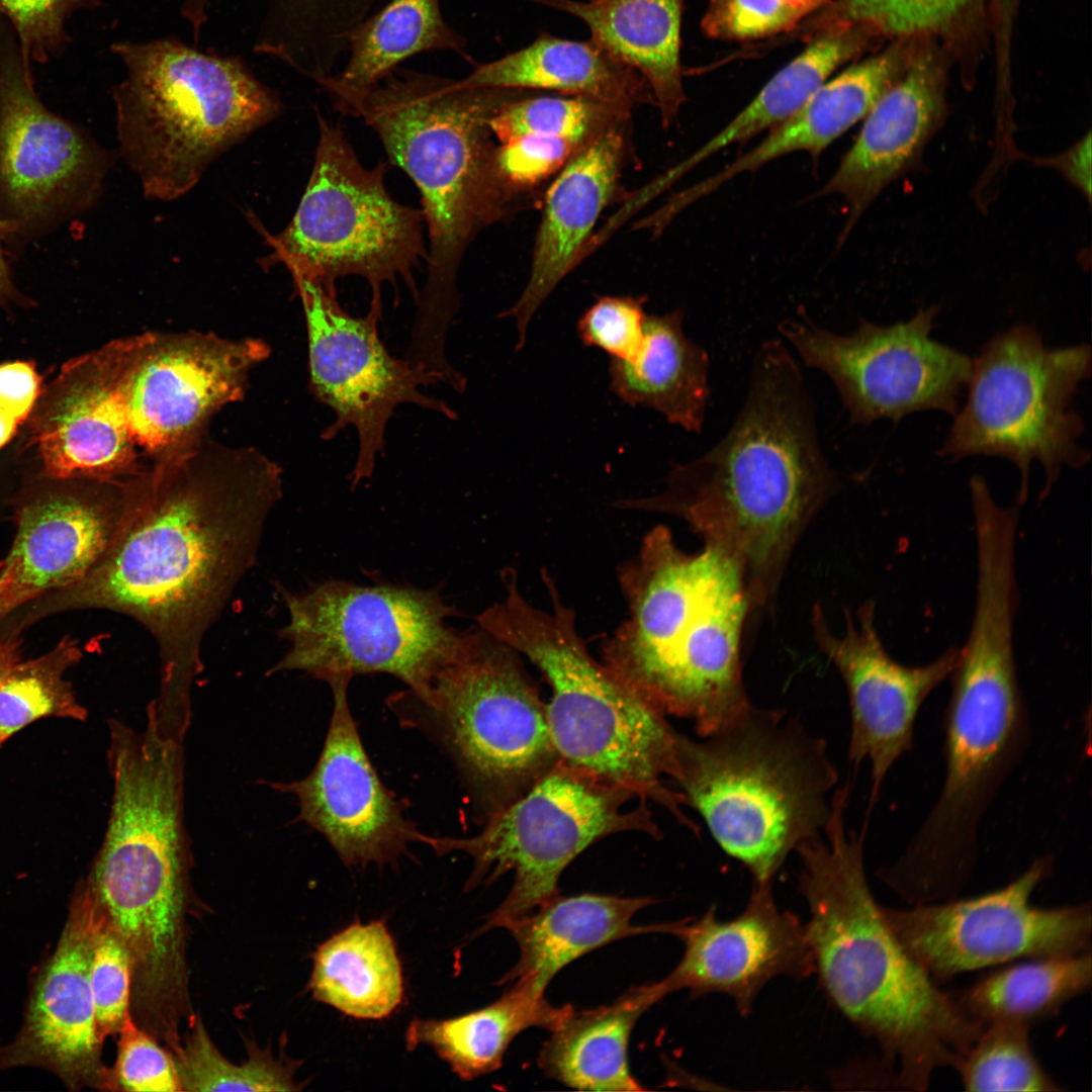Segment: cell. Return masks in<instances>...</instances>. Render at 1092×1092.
Masks as SVG:
<instances>
[{
    "instance_id": "obj_1",
    "label": "cell",
    "mask_w": 1092,
    "mask_h": 1092,
    "mask_svg": "<svg viewBox=\"0 0 1092 1092\" xmlns=\"http://www.w3.org/2000/svg\"><path fill=\"white\" fill-rule=\"evenodd\" d=\"M281 495V468L254 448L204 436L152 459L128 479L102 557L52 607L108 610L146 628L160 656L156 709L188 719L204 636L254 566Z\"/></svg>"
},
{
    "instance_id": "obj_22",
    "label": "cell",
    "mask_w": 1092,
    "mask_h": 1092,
    "mask_svg": "<svg viewBox=\"0 0 1092 1092\" xmlns=\"http://www.w3.org/2000/svg\"><path fill=\"white\" fill-rule=\"evenodd\" d=\"M133 336L67 362L30 418V437L54 479L124 480L146 465L130 431L124 382Z\"/></svg>"
},
{
    "instance_id": "obj_19",
    "label": "cell",
    "mask_w": 1092,
    "mask_h": 1092,
    "mask_svg": "<svg viewBox=\"0 0 1092 1092\" xmlns=\"http://www.w3.org/2000/svg\"><path fill=\"white\" fill-rule=\"evenodd\" d=\"M294 285L306 324L309 389L336 417L322 438L333 439L347 426L356 429L359 450L351 474L356 486L372 475L396 406L413 403L451 420L456 414L421 391L439 382L435 376L386 350L377 331L381 304L371 302L368 313L358 317L341 306L336 291L303 280Z\"/></svg>"
},
{
    "instance_id": "obj_39",
    "label": "cell",
    "mask_w": 1092,
    "mask_h": 1092,
    "mask_svg": "<svg viewBox=\"0 0 1092 1092\" xmlns=\"http://www.w3.org/2000/svg\"><path fill=\"white\" fill-rule=\"evenodd\" d=\"M1092 981L1091 950L1026 959L985 975L956 998L973 1019L1031 1026L1058 1013Z\"/></svg>"
},
{
    "instance_id": "obj_7",
    "label": "cell",
    "mask_w": 1092,
    "mask_h": 1092,
    "mask_svg": "<svg viewBox=\"0 0 1092 1092\" xmlns=\"http://www.w3.org/2000/svg\"><path fill=\"white\" fill-rule=\"evenodd\" d=\"M550 610L531 605L513 568L502 571V601L477 615L480 628L525 655L551 688L545 704L555 749L562 761L626 787L667 809L693 830L680 792L664 785L675 769L678 732L666 715L643 699L588 652L574 611L542 573Z\"/></svg>"
},
{
    "instance_id": "obj_47",
    "label": "cell",
    "mask_w": 1092,
    "mask_h": 1092,
    "mask_svg": "<svg viewBox=\"0 0 1092 1092\" xmlns=\"http://www.w3.org/2000/svg\"><path fill=\"white\" fill-rule=\"evenodd\" d=\"M117 1057L105 1073V1090L183 1091L174 1055L130 1016L119 1031Z\"/></svg>"
},
{
    "instance_id": "obj_52",
    "label": "cell",
    "mask_w": 1092,
    "mask_h": 1092,
    "mask_svg": "<svg viewBox=\"0 0 1092 1092\" xmlns=\"http://www.w3.org/2000/svg\"><path fill=\"white\" fill-rule=\"evenodd\" d=\"M40 382L31 362L0 364V410L19 425L26 421L41 395Z\"/></svg>"
},
{
    "instance_id": "obj_55",
    "label": "cell",
    "mask_w": 1092,
    "mask_h": 1092,
    "mask_svg": "<svg viewBox=\"0 0 1092 1092\" xmlns=\"http://www.w3.org/2000/svg\"><path fill=\"white\" fill-rule=\"evenodd\" d=\"M209 0H186L181 12L192 26L194 40L197 41L201 26L206 20V8Z\"/></svg>"
},
{
    "instance_id": "obj_6",
    "label": "cell",
    "mask_w": 1092,
    "mask_h": 1092,
    "mask_svg": "<svg viewBox=\"0 0 1092 1092\" xmlns=\"http://www.w3.org/2000/svg\"><path fill=\"white\" fill-rule=\"evenodd\" d=\"M1016 612L1002 597L975 602L948 678L941 788L899 857L877 872L910 905L958 898L970 883L982 820L1030 744L1014 654Z\"/></svg>"
},
{
    "instance_id": "obj_18",
    "label": "cell",
    "mask_w": 1092,
    "mask_h": 1092,
    "mask_svg": "<svg viewBox=\"0 0 1092 1092\" xmlns=\"http://www.w3.org/2000/svg\"><path fill=\"white\" fill-rule=\"evenodd\" d=\"M1054 871V856H1039L1015 880L968 899L882 906L903 947L937 982L1016 960L1075 954L1090 949V903L1042 908L1030 903Z\"/></svg>"
},
{
    "instance_id": "obj_13",
    "label": "cell",
    "mask_w": 1092,
    "mask_h": 1092,
    "mask_svg": "<svg viewBox=\"0 0 1092 1092\" xmlns=\"http://www.w3.org/2000/svg\"><path fill=\"white\" fill-rule=\"evenodd\" d=\"M320 138L313 168L289 224L267 236L272 261L294 281L336 291L338 279L359 276L370 285L371 302L382 305L385 284L405 283L416 301L415 272L427 262L422 209L388 193L386 164L366 168L342 128L318 115Z\"/></svg>"
},
{
    "instance_id": "obj_44",
    "label": "cell",
    "mask_w": 1092,
    "mask_h": 1092,
    "mask_svg": "<svg viewBox=\"0 0 1092 1092\" xmlns=\"http://www.w3.org/2000/svg\"><path fill=\"white\" fill-rule=\"evenodd\" d=\"M630 114L628 109L581 96L526 94L506 102L492 116L490 128L498 144L533 134L564 139L582 148Z\"/></svg>"
},
{
    "instance_id": "obj_4",
    "label": "cell",
    "mask_w": 1092,
    "mask_h": 1092,
    "mask_svg": "<svg viewBox=\"0 0 1092 1092\" xmlns=\"http://www.w3.org/2000/svg\"><path fill=\"white\" fill-rule=\"evenodd\" d=\"M526 94L402 71L389 74L347 111L377 133L422 197L427 278L411 343L421 354L445 352L448 327L460 307L456 279L464 254L517 202L519 192L497 170L490 120L506 102Z\"/></svg>"
},
{
    "instance_id": "obj_12",
    "label": "cell",
    "mask_w": 1092,
    "mask_h": 1092,
    "mask_svg": "<svg viewBox=\"0 0 1092 1092\" xmlns=\"http://www.w3.org/2000/svg\"><path fill=\"white\" fill-rule=\"evenodd\" d=\"M1091 348L1085 343L1049 348L1032 326L1020 324L991 338L973 360L967 401L953 418L939 456H999L1020 474L1016 503H1025L1032 461L1044 470L1040 498L1064 466L1090 459L1078 443L1081 416L1071 408L1079 384L1090 376Z\"/></svg>"
},
{
    "instance_id": "obj_17",
    "label": "cell",
    "mask_w": 1092,
    "mask_h": 1092,
    "mask_svg": "<svg viewBox=\"0 0 1092 1092\" xmlns=\"http://www.w3.org/2000/svg\"><path fill=\"white\" fill-rule=\"evenodd\" d=\"M938 311L920 308L891 326L862 320L847 335L801 320H785L778 330L804 364L829 377L852 424L898 423L926 410L953 417L973 360L930 338Z\"/></svg>"
},
{
    "instance_id": "obj_48",
    "label": "cell",
    "mask_w": 1092,
    "mask_h": 1092,
    "mask_svg": "<svg viewBox=\"0 0 1092 1092\" xmlns=\"http://www.w3.org/2000/svg\"><path fill=\"white\" fill-rule=\"evenodd\" d=\"M99 0H0V16L12 26L30 63H47L70 42L66 21Z\"/></svg>"
},
{
    "instance_id": "obj_46",
    "label": "cell",
    "mask_w": 1092,
    "mask_h": 1092,
    "mask_svg": "<svg viewBox=\"0 0 1092 1092\" xmlns=\"http://www.w3.org/2000/svg\"><path fill=\"white\" fill-rule=\"evenodd\" d=\"M90 986L97 1033L104 1041L118 1034L132 1016V964L124 942L103 914L94 939Z\"/></svg>"
},
{
    "instance_id": "obj_35",
    "label": "cell",
    "mask_w": 1092,
    "mask_h": 1092,
    "mask_svg": "<svg viewBox=\"0 0 1092 1092\" xmlns=\"http://www.w3.org/2000/svg\"><path fill=\"white\" fill-rule=\"evenodd\" d=\"M492 1003L445 1019L414 1018L405 1031V1046L431 1048L460 1079L470 1081L498 1070L504 1056L521 1032L532 1027L548 1031L570 1005L556 1007L545 991L530 982L515 981Z\"/></svg>"
},
{
    "instance_id": "obj_50",
    "label": "cell",
    "mask_w": 1092,
    "mask_h": 1092,
    "mask_svg": "<svg viewBox=\"0 0 1092 1092\" xmlns=\"http://www.w3.org/2000/svg\"><path fill=\"white\" fill-rule=\"evenodd\" d=\"M643 299L632 296L600 297L577 323L585 347L603 350L612 359H629L639 349L647 315Z\"/></svg>"
},
{
    "instance_id": "obj_40",
    "label": "cell",
    "mask_w": 1092,
    "mask_h": 1092,
    "mask_svg": "<svg viewBox=\"0 0 1092 1092\" xmlns=\"http://www.w3.org/2000/svg\"><path fill=\"white\" fill-rule=\"evenodd\" d=\"M377 0H269L254 50L320 83Z\"/></svg>"
},
{
    "instance_id": "obj_30",
    "label": "cell",
    "mask_w": 1092,
    "mask_h": 1092,
    "mask_svg": "<svg viewBox=\"0 0 1092 1092\" xmlns=\"http://www.w3.org/2000/svg\"><path fill=\"white\" fill-rule=\"evenodd\" d=\"M654 902L650 897L557 895L503 925L517 942L519 958L499 983L525 981L545 991L564 967L597 948L629 936L669 933L673 922L633 924L635 914Z\"/></svg>"
},
{
    "instance_id": "obj_45",
    "label": "cell",
    "mask_w": 1092,
    "mask_h": 1092,
    "mask_svg": "<svg viewBox=\"0 0 1092 1092\" xmlns=\"http://www.w3.org/2000/svg\"><path fill=\"white\" fill-rule=\"evenodd\" d=\"M979 0H836L809 27L810 36L832 27L862 23L882 37L920 39L951 32ZM807 33V34H808Z\"/></svg>"
},
{
    "instance_id": "obj_21",
    "label": "cell",
    "mask_w": 1092,
    "mask_h": 1092,
    "mask_svg": "<svg viewBox=\"0 0 1092 1092\" xmlns=\"http://www.w3.org/2000/svg\"><path fill=\"white\" fill-rule=\"evenodd\" d=\"M845 617L844 633L833 634L816 605L812 627L819 648L836 666L846 688L848 760L854 767L864 760L870 763V812L893 765L913 748L918 713L931 693L949 678L959 648L949 647L926 664L906 665L887 652L876 628L873 602Z\"/></svg>"
},
{
    "instance_id": "obj_9",
    "label": "cell",
    "mask_w": 1092,
    "mask_h": 1092,
    "mask_svg": "<svg viewBox=\"0 0 1092 1092\" xmlns=\"http://www.w3.org/2000/svg\"><path fill=\"white\" fill-rule=\"evenodd\" d=\"M111 51L126 70L113 89L121 155L148 198L186 194L219 155L280 113L275 93L238 58L172 38Z\"/></svg>"
},
{
    "instance_id": "obj_31",
    "label": "cell",
    "mask_w": 1092,
    "mask_h": 1092,
    "mask_svg": "<svg viewBox=\"0 0 1092 1092\" xmlns=\"http://www.w3.org/2000/svg\"><path fill=\"white\" fill-rule=\"evenodd\" d=\"M585 23L590 39L647 83L662 124L686 100L680 65L684 0H536Z\"/></svg>"
},
{
    "instance_id": "obj_42",
    "label": "cell",
    "mask_w": 1092,
    "mask_h": 1092,
    "mask_svg": "<svg viewBox=\"0 0 1092 1092\" xmlns=\"http://www.w3.org/2000/svg\"><path fill=\"white\" fill-rule=\"evenodd\" d=\"M185 1041L173 1053L183 1091H298L295 1066L248 1042L249 1058L240 1065L225 1059L201 1018L194 1016Z\"/></svg>"
},
{
    "instance_id": "obj_41",
    "label": "cell",
    "mask_w": 1092,
    "mask_h": 1092,
    "mask_svg": "<svg viewBox=\"0 0 1092 1092\" xmlns=\"http://www.w3.org/2000/svg\"><path fill=\"white\" fill-rule=\"evenodd\" d=\"M82 657L78 642L65 637L48 653L16 662L0 680V745L28 724L46 717L84 721L65 674Z\"/></svg>"
},
{
    "instance_id": "obj_54",
    "label": "cell",
    "mask_w": 1092,
    "mask_h": 1092,
    "mask_svg": "<svg viewBox=\"0 0 1092 1092\" xmlns=\"http://www.w3.org/2000/svg\"><path fill=\"white\" fill-rule=\"evenodd\" d=\"M8 229L0 221V306H7L22 300L21 294L13 281L7 260L8 254L5 250Z\"/></svg>"
},
{
    "instance_id": "obj_34",
    "label": "cell",
    "mask_w": 1092,
    "mask_h": 1092,
    "mask_svg": "<svg viewBox=\"0 0 1092 1092\" xmlns=\"http://www.w3.org/2000/svg\"><path fill=\"white\" fill-rule=\"evenodd\" d=\"M666 996L660 982L632 987L614 1002L587 1010L570 1006L543 1043L538 1066L561 1084L586 1091H643L628 1062L631 1032Z\"/></svg>"
},
{
    "instance_id": "obj_14",
    "label": "cell",
    "mask_w": 1092,
    "mask_h": 1092,
    "mask_svg": "<svg viewBox=\"0 0 1092 1092\" xmlns=\"http://www.w3.org/2000/svg\"><path fill=\"white\" fill-rule=\"evenodd\" d=\"M634 791L561 759L527 792L485 818L467 838L421 835L438 855L468 854L473 870L466 890L489 884L508 872L514 883L479 932L502 928L559 895L566 867L600 839L625 831L658 837L647 801Z\"/></svg>"
},
{
    "instance_id": "obj_36",
    "label": "cell",
    "mask_w": 1092,
    "mask_h": 1092,
    "mask_svg": "<svg viewBox=\"0 0 1092 1092\" xmlns=\"http://www.w3.org/2000/svg\"><path fill=\"white\" fill-rule=\"evenodd\" d=\"M464 47V38L445 21L440 0H390L354 28L346 65L318 84L347 113L406 59L430 51L463 54Z\"/></svg>"
},
{
    "instance_id": "obj_29",
    "label": "cell",
    "mask_w": 1092,
    "mask_h": 1092,
    "mask_svg": "<svg viewBox=\"0 0 1092 1092\" xmlns=\"http://www.w3.org/2000/svg\"><path fill=\"white\" fill-rule=\"evenodd\" d=\"M912 42L898 39L882 53L827 80L795 113L770 128L756 147L712 176L674 194V205L684 210L739 174L755 171L788 154L800 151L813 156L821 154L864 118L902 75L915 50Z\"/></svg>"
},
{
    "instance_id": "obj_58",
    "label": "cell",
    "mask_w": 1092,
    "mask_h": 1092,
    "mask_svg": "<svg viewBox=\"0 0 1092 1092\" xmlns=\"http://www.w3.org/2000/svg\"><path fill=\"white\" fill-rule=\"evenodd\" d=\"M786 1L793 4V5L809 8V9H812L814 11L818 7L823 6L829 0H786Z\"/></svg>"
},
{
    "instance_id": "obj_37",
    "label": "cell",
    "mask_w": 1092,
    "mask_h": 1092,
    "mask_svg": "<svg viewBox=\"0 0 1092 1092\" xmlns=\"http://www.w3.org/2000/svg\"><path fill=\"white\" fill-rule=\"evenodd\" d=\"M308 990L314 1000L357 1019H382L402 1003L404 986L394 940L381 920L355 922L312 953Z\"/></svg>"
},
{
    "instance_id": "obj_49",
    "label": "cell",
    "mask_w": 1092,
    "mask_h": 1092,
    "mask_svg": "<svg viewBox=\"0 0 1092 1092\" xmlns=\"http://www.w3.org/2000/svg\"><path fill=\"white\" fill-rule=\"evenodd\" d=\"M811 12L786 0H711L701 26L711 38L755 39L789 31Z\"/></svg>"
},
{
    "instance_id": "obj_32",
    "label": "cell",
    "mask_w": 1092,
    "mask_h": 1092,
    "mask_svg": "<svg viewBox=\"0 0 1092 1092\" xmlns=\"http://www.w3.org/2000/svg\"><path fill=\"white\" fill-rule=\"evenodd\" d=\"M684 311L647 315L644 336L629 359H611L610 388L624 403L656 411L699 434L710 398L708 352L682 328Z\"/></svg>"
},
{
    "instance_id": "obj_57",
    "label": "cell",
    "mask_w": 1092,
    "mask_h": 1092,
    "mask_svg": "<svg viewBox=\"0 0 1092 1092\" xmlns=\"http://www.w3.org/2000/svg\"><path fill=\"white\" fill-rule=\"evenodd\" d=\"M19 424L0 410V448L15 435Z\"/></svg>"
},
{
    "instance_id": "obj_26",
    "label": "cell",
    "mask_w": 1092,
    "mask_h": 1092,
    "mask_svg": "<svg viewBox=\"0 0 1092 1092\" xmlns=\"http://www.w3.org/2000/svg\"><path fill=\"white\" fill-rule=\"evenodd\" d=\"M128 479L94 480L88 489L44 495L21 509L0 564V621L33 599L75 584L94 567L120 524Z\"/></svg>"
},
{
    "instance_id": "obj_38",
    "label": "cell",
    "mask_w": 1092,
    "mask_h": 1092,
    "mask_svg": "<svg viewBox=\"0 0 1092 1092\" xmlns=\"http://www.w3.org/2000/svg\"><path fill=\"white\" fill-rule=\"evenodd\" d=\"M880 34L870 25L832 27L812 37L798 57L781 69L726 126L677 164L686 174L734 144L770 129L795 113L842 64L860 55Z\"/></svg>"
},
{
    "instance_id": "obj_43",
    "label": "cell",
    "mask_w": 1092,
    "mask_h": 1092,
    "mask_svg": "<svg viewBox=\"0 0 1092 1092\" xmlns=\"http://www.w3.org/2000/svg\"><path fill=\"white\" fill-rule=\"evenodd\" d=\"M1029 1028L1027 1024L1007 1020L985 1024L956 1069L965 1090L1062 1091L1035 1057Z\"/></svg>"
},
{
    "instance_id": "obj_15",
    "label": "cell",
    "mask_w": 1092,
    "mask_h": 1092,
    "mask_svg": "<svg viewBox=\"0 0 1092 1092\" xmlns=\"http://www.w3.org/2000/svg\"><path fill=\"white\" fill-rule=\"evenodd\" d=\"M282 598L288 648L268 674L302 671L330 682L386 673L421 697L460 633L449 624L455 608L437 589L329 579Z\"/></svg>"
},
{
    "instance_id": "obj_33",
    "label": "cell",
    "mask_w": 1092,
    "mask_h": 1092,
    "mask_svg": "<svg viewBox=\"0 0 1092 1092\" xmlns=\"http://www.w3.org/2000/svg\"><path fill=\"white\" fill-rule=\"evenodd\" d=\"M460 84L476 88L549 90L581 96L628 110L652 103L645 80L592 39L541 34L531 44L481 64Z\"/></svg>"
},
{
    "instance_id": "obj_56",
    "label": "cell",
    "mask_w": 1092,
    "mask_h": 1092,
    "mask_svg": "<svg viewBox=\"0 0 1092 1092\" xmlns=\"http://www.w3.org/2000/svg\"><path fill=\"white\" fill-rule=\"evenodd\" d=\"M20 660L19 641L15 637L0 638V680Z\"/></svg>"
},
{
    "instance_id": "obj_27",
    "label": "cell",
    "mask_w": 1092,
    "mask_h": 1092,
    "mask_svg": "<svg viewBox=\"0 0 1092 1092\" xmlns=\"http://www.w3.org/2000/svg\"><path fill=\"white\" fill-rule=\"evenodd\" d=\"M945 72L936 52L915 49L904 72L864 117L821 195L848 205L842 237L891 182L912 169L945 117Z\"/></svg>"
},
{
    "instance_id": "obj_5",
    "label": "cell",
    "mask_w": 1092,
    "mask_h": 1092,
    "mask_svg": "<svg viewBox=\"0 0 1092 1092\" xmlns=\"http://www.w3.org/2000/svg\"><path fill=\"white\" fill-rule=\"evenodd\" d=\"M628 619L603 647L604 663L662 712L712 734L752 705L740 640L749 604L741 576L705 546L686 554L669 530L649 531L619 573Z\"/></svg>"
},
{
    "instance_id": "obj_51",
    "label": "cell",
    "mask_w": 1092,
    "mask_h": 1092,
    "mask_svg": "<svg viewBox=\"0 0 1092 1092\" xmlns=\"http://www.w3.org/2000/svg\"><path fill=\"white\" fill-rule=\"evenodd\" d=\"M579 149L560 138L524 135L498 144L495 162L508 185L522 193L559 171Z\"/></svg>"
},
{
    "instance_id": "obj_8",
    "label": "cell",
    "mask_w": 1092,
    "mask_h": 1092,
    "mask_svg": "<svg viewBox=\"0 0 1092 1092\" xmlns=\"http://www.w3.org/2000/svg\"><path fill=\"white\" fill-rule=\"evenodd\" d=\"M671 779L753 883L771 884L793 850L823 834L838 774L824 739L783 710L751 705L712 734L678 733Z\"/></svg>"
},
{
    "instance_id": "obj_28",
    "label": "cell",
    "mask_w": 1092,
    "mask_h": 1092,
    "mask_svg": "<svg viewBox=\"0 0 1092 1092\" xmlns=\"http://www.w3.org/2000/svg\"><path fill=\"white\" fill-rule=\"evenodd\" d=\"M628 122L612 125L576 151L545 193L528 282L504 312L516 322L517 351L538 308L581 260L599 217L615 197L628 154Z\"/></svg>"
},
{
    "instance_id": "obj_25",
    "label": "cell",
    "mask_w": 1092,
    "mask_h": 1092,
    "mask_svg": "<svg viewBox=\"0 0 1092 1092\" xmlns=\"http://www.w3.org/2000/svg\"><path fill=\"white\" fill-rule=\"evenodd\" d=\"M101 911L84 884L76 891L58 946L39 972L24 1023L0 1048V1069L35 1066L59 1076L73 1090H105L106 1067L90 986L95 935Z\"/></svg>"
},
{
    "instance_id": "obj_10",
    "label": "cell",
    "mask_w": 1092,
    "mask_h": 1092,
    "mask_svg": "<svg viewBox=\"0 0 1092 1092\" xmlns=\"http://www.w3.org/2000/svg\"><path fill=\"white\" fill-rule=\"evenodd\" d=\"M109 735L110 816L84 885L123 936L163 941L185 926L189 892L183 741L152 717L142 731L110 720Z\"/></svg>"
},
{
    "instance_id": "obj_20",
    "label": "cell",
    "mask_w": 1092,
    "mask_h": 1092,
    "mask_svg": "<svg viewBox=\"0 0 1092 1092\" xmlns=\"http://www.w3.org/2000/svg\"><path fill=\"white\" fill-rule=\"evenodd\" d=\"M269 355L259 339L199 332L134 335L124 398L143 456L156 459L201 440L210 418L242 399L250 372Z\"/></svg>"
},
{
    "instance_id": "obj_23",
    "label": "cell",
    "mask_w": 1092,
    "mask_h": 1092,
    "mask_svg": "<svg viewBox=\"0 0 1092 1092\" xmlns=\"http://www.w3.org/2000/svg\"><path fill=\"white\" fill-rule=\"evenodd\" d=\"M349 682H329L332 716L312 770L299 781L272 786L296 797L298 819L321 833L346 867L395 866L422 833L370 761L351 713Z\"/></svg>"
},
{
    "instance_id": "obj_2",
    "label": "cell",
    "mask_w": 1092,
    "mask_h": 1092,
    "mask_svg": "<svg viewBox=\"0 0 1092 1092\" xmlns=\"http://www.w3.org/2000/svg\"><path fill=\"white\" fill-rule=\"evenodd\" d=\"M839 487L802 369L782 340L768 339L753 355L744 402L726 434L674 466L661 492L617 506L684 520L733 563L752 611L776 599L798 539Z\"/></svg>"
},
{
    "instance_id": "obj_24",
    "label": "cell",
    "mask_w": 1092,
    "mask_h": 1092,
    "mask_svg": "<svg viewBox=\"0 0 1092 1092\" xmlns=\"http://www.w3.org/2000/svg\"><path fill=\"white\" fill-rule=\"evenodd\" d=\"M670 934L685 945L676 967L660 984L665 994L688 990L693 996L722 993L748 1014L772 979H805L814 973L805 924L777 905L771 884L752 885L742 913L719 920L715 907L694 921L673 922Z\"/></svg>"
},
{
    "instance_id": "obj_53",
    "label": "cell",
    "mask_w": 1092,
    "mask_h": 1092,
    "mask_svg": "<svg viewBox=\"0 0 1092 1092\" xmlns=\"http://www.w3.org/2000/svg\"><path fill=\"white\" fill-rule=\"evenodd\" d=\"M1090 133L1062 157L1060 170L1084 194L1090 196Z\"/></svg>"
},
{
    "instance_id": "obj_16",
    "label": "cell",
    "mask_w": 1092,
    "mask_h": 1092,
    "mask_svg": "<svg viewBox=\"0 0 1092 1092\" xmlns=\"http://www.w3.org/2000/svg\"><path fill=\"white\" fill-rule=\"evenodd\" d=\"M31 63L0 16V221L12 254L98 201L111 155L39 99Z\"/></svg>"
},
{
    "instance_id": "obj_3",
    "label": "cell",
    "mask_w": 1092,
    "mask_h": 1092,
    "mask_svg": "<svg viewBox=\"0 0 1092 1092\" xmlns=\"http://www.w3.org/2000/svg\"><path fill=\"white\" fill-rule=\"evenodd\" d=\"M848 795L834 793L823 834L796 849L814 973L831 1003L878 1043V1064L897 1089L924 1091L937 1069L958 1068L984 1024L938 988L888 924L866 875L864 828L845 825Z\"/></svg>"
},
{
    "instance_id": "obj_11",
    "label": "cell",
    "mask_w": 1092,
    "mask_h": 1092,
    "mask_svg": "<svg viewBox=\"0 0 1092 1092\" xmlns=\"http://www.w3.org/2000/svg\"><path fill=\"white\" fill-rule=\"evenodd\" d=\"M520 654L479 626L455 646L416 697L486 818L527 792L560 760L545 704Z\"/></svg>"
}]
</instances>
